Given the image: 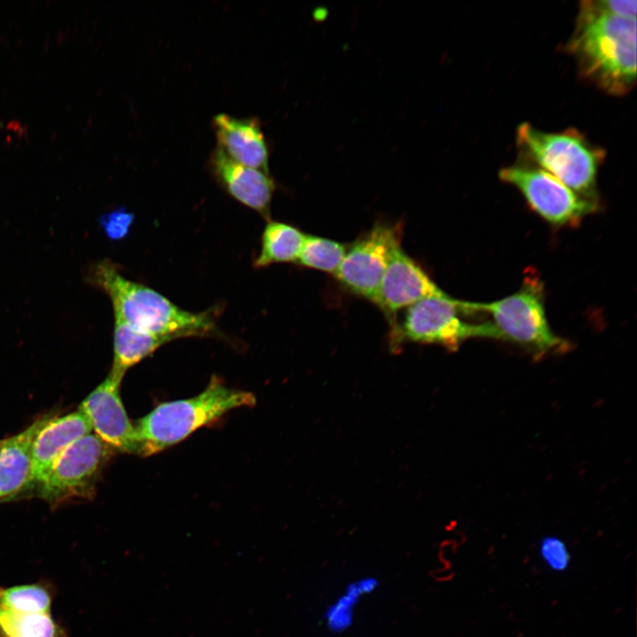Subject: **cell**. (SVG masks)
Instances as JSON below:
<instances>
[{"mask_svg": "<svg viewBox=\"0 0 637 637\" xmlns=\"http://www.w3.org/2000/svg\"><path fill=\"white\" fill-rule=\"evenodd\" d=\"M134 214L123 207L101 216L99 222L106 236L112 241L124 239L129 233Z\"/></svg>", "mask_w": 637, "mask_h": 637, "instance_id": "21", "label": "cell"}, {"mask_svg": "<svg viewBox=\"0 0 637 637\" xmlns=\"http://www.w3.org/2000/svg\"><path fill=\"white\" fill-rule=\"evenodd\" d=\"M255 403L251 393L229 388L219 377L212 376L198 395L161 403L136 421L138 455L148 457L157 454L185 440L228 411L252 406Z\"/></svg>", "mask_w": 637, "mask_h": 637, "instance_id": "3", "label": "cell"}, {"mask_svg": "<svg viewBox=\"0 0 637 637\" xmlns=\"http://www.w3.org/2000/svg\"><path fill=\"white\" fill-rule=\"evenodd\" d=\"M111 453L112 449L94 433L82 436L57 460L47 480L38 487L40 495L50 503L91 495Z\"/></svg>", "mask_w": 637, "mask_h": 637, "instance_id": "9", "label": "cell"}, {"mask_svg": "<svg viewBox=\"0 0 637 637\" xmlns=\"http://www.w3.org/2000/svg\"><path fill=\"white\" fill-rule=\"evenodd\" d=\"M469 314L467 301L448 295L427 297L404 309L402 318L391 324L392 339L395 343L439 344L451 350L471 338L499 340L490 320L468 322L465 317Z\"/></svg>", "mask_w": 637, "mask_h": 637, "instance_id": "6", "label": "cell"}, {"mask_svg": "<svg viewBox=\"0 0 637 637\" xmlns=\"http://www.w3.org/2000/svg\"><path fill=\"white\" fill-rule=\"evenodd\" d=\"M50 418V415L43 416L22 432L1 441L0 502L30 487L33 443Z\"/></svg>", "mask_w": 637, "mask_h": 637, "instance_id": "15", "label": "cell"}, {"mask_svg": "<svg viewBox=\"0 0 637 637\" xmlns=\"http://www.w3.org/2000/svg\"><path fill=\"white\" fill-rule=\"evenodd\" d=\"M600 11L612 15L636 18L637 2L635 0H592Z\"/></svg>", "mask_w": 637, "mask_h": 637, "instance_id": "24", "label": "cell"}, {"mask_svg": "<svg viewBox=\"0 0 637 637\" xmlns=\"http://www.w3.org/2000/svg\"><path fill=\"white\" fill-rule=\"evenodd\" d=\"M305 234L289 224L268 220L261 236V248L254 260L255 268L278 263H296Z\"/></svg>", "mask_w": 637, "mask_h": 637, "instance_id": "17", "label": "cell"}, {"mask_svg": "<svg viewBox=\"0 0 637 637\" xmlns=\"http://www.w3.org/2000/svg\"><path fill=\"white\" fill-rule=\"evenodd\" d=\"M1 441H0V445H1Z\"/></svg>", "mask_w": 637, "mask_h": 637, "instance_id": "25", "label": "cell"}, {"mask_svg": "<svg viewBox=\"0 0 637 637\" xmlns=\"http://www.w3.org/2000/svg\"><path fill=\"white\" fill-rule=\"evenodd\" d=\"M171 342L166 337L135 330L115 321L113 332V362L111 372L124 377L127 371Z\"/></svg>", "mask_w": 637, "mask_h": 637, "instance_id": "16", "label": "cell"}, {"mask_svg": "<svg viewBox=\"0 0 637 637\" xmlns=\"http://www.w3.org/2000/svg\"><path fill=\"white\" fill-rule=\"evenodd\" d=\"M445 295L399 247L391 257L372 303L382 310L392 323L401 310L422 299Z\"/></svg>", "mask_w": 637, "mask_h": 637, "instance_id": "11", "label": "cell"}, {"mask_svg": "<svg viewBox=\"0 0 637 637\" xmlns=\"http://www.w3.org/2000/svg\"><path fill=\"white\" fill-rule=\"evenodd\" d=\"M567 49L582 76L603 91L623 96L634 86L636 18L606 13L583 1Z\"/></svg>", "mask_w": 637, "mask_h": 637, "instance_id": "2", "label": "cell"}, {"mask_svg": "<svg viewBox=\"0 0 637 637\" xmlns=\"http://www.w3.org/2000/svg\"><path fill=\"white\" fill-rule=\"evenodd\" d=\"M499 178L515 187L531 210L556 226H573L596 211L597 200L584 197L541 168L514 164L499 172Z\"/></svg>", "mask_w": 637, "mask_h": 637, "instance_id": "7", "label": "cell"}, {"mask_svg": "<svg viewBox=\"0 0 637 637\" xmlns=\"http://www.w3.org/2000/svg\"><path fill=\"white\" fill-rule=\"evenodd\" d=\"M0 607L20 614L49 613L50 596L37 585H22L0 590Z\"/></svg>", "mask_w": 637, "mask_h": 637, "instance_id": "20", "label": "cell"}, {"mask_svg": "<svg viewBox=\"0 0 637 637\" xmlns=\"http://www.w3.org/2000/svg\"><path fill=\"white\" fill-rule=\"evenodd\" d=\"M402 235L398 223L375 225L346 249L335 278L348 291L373 302Z\"/></svg>", "mask_w": 637, "mask_h": 637, "instance_id": "8", "label": "cell"}, {"mask_svg": "<svg viewBox=\"0 0 637 637\" xmlns=\"http://www.w3.org/2000/svg\"><path fill=\"white\" fill-rule=\"evenodd\" d=\"M472 313L485 312L492 318L499 340L526 348L535 356L567 349L549 324L544 304L543 284L528 276L521 288L502 299L488 303L468 302Z\"/></svg>", "mask_w": 637, "mask_h": 637, "instance_id": "5", "label": "cell"}, {"mask_svg": "<svg viewBox=\"0 0 637 637\" xmlns=\"http://www.w3.org/2000/svg\"><path fill=\"white\" fill-rule=\"evenodd\" d=\"M218 148L236 163L266 173L269 152L259 121L255 118L238 119L217 114L212 120Z\"/></svg>", "mask_w": 637, "mask_h": 637, "instance_id": "14", "label": "cell"}, {"mask_svg": "<svg viewBox=\"0 0 637 637\" xmlns=\"http://www.w3.org/2000/svg\"><path fill=\"white\" fill-rule=\"evenodd\" d=\"M362 591H365L363 581L358 585H353V587L349 588L348 595L342 597L338 603L329 610L327 618L332 629L341 630L349 624L352 614L351 608Z\"/></svg>", "mask_w": 637, "mask_h": 637, "instance_id": "23", "label": "cell"}, {"mask_svg": "<svg viewBox=\"0 0 637 637\" xmlns=\"http://www.w3.org/2000/svg\"><path fill=\"white\" fill-rule=\"evenodd\" d=\"M517 144L526 157L568 188L597 200V173L605 153L579 131L549 133L524 122L517 128Z\"/></svg>", "mask_w": 637, "mask_h": 637, "instance_id": "4", "label": "cell"}, {"mask_svg": "<svg viewBox=\"0 0 637 637\" xmlns=\"http://www.w3.org/2000/svg\"><path fill=\"white\" fill-rule=\"evenodd\" d=\"M540 553L546 564L556 572L564 571L571 560L565 543L554 536L541 541Z\"/></svg>", "mask_w": 637, "mask_h": 637, "instance_id": "22", "label": "cell"}, {"mask_svg": "<svg viewBox=\"0 0 637 637\" xmlns=\"http://www.w3.org/2000/svg\"><path fill=\"white\" fill-rule=\"evenodd\" d=\"M210 169L218 183L236 201L270 220L275 184L270 173L229 158L218 147L210 158Z\"/></svg>", "mask_w": 637, "mask_h": 637, "instance_id": "12", "label": "cell"}, {"mask_svg": "<svg viewBox=\"0 0 637 637\" xmlns=\"http://www.w3.org/2000/svg\"><path fill=\"white\" fill-rule=\"evenodd\" d=\"M123 377L109 372L80 404L92 431L112 449L136 454L139 442L134 425L128 418L120 396Z\"/></svg>", "mask_w": 637, "mask_h": 637, "instance_id": "10", "label": "cell"}, {"mask_svg": "<svg viewBox=\"0 0 637 637\" xmlns=\"http://www.w3.org/2000/svg\"><path fill=\"white\" fill-rule=\"evenodd\" d=\"M346 245L341 242L311 234L305 239L297 259L299 265L334 275L344 257Z\"/></svg>", "mask_w": 637, "mask_h": 637, "instance_id": "18", "label": "cell"}, {"mask_svg": "<svg viewBox=\"0 0 637 637\" xmlns=\"http://www.w3.org/2000/svg\"><path fill=\"white\" fill-rule=\"evenodd\" d=\"M49 613L20 614L0 607V637H57Z\"/></svg>", "mask_w": 637, "mask_h": 637, "instance_id": "19", "label": "cell"}, {"mask_svg": "<svg viewBox=\"0 0 637 637\" xmlns=\"http://www.w3.org/2000/svg\"><path fill=\"white\" fill-rule=\"evenodd\" d=\"M85 280L109 296L115 321L135 330L171 341L219 334L213 310L185 311L155 289L126 278L109 259L92 264Z\"/></svg>", "mask_w": 637, "mask_h": 637, "instance_id": "1", "label": "cell"}, {"mask_svg": "<svg viewBox=\"0 0 637 637\" xmlns=\"http://www.w3.org/2000/svg\"><path fill=\"white\" fill-rule=\"evenodd\" d=\"M90 433V423L79 410L62 417H51L33 443L30 487H40L63 452Z\"/></svg>", "mask_w": 637, "mask_h": 637, "instance_id": "13", "label": "cell"}]
</instances>
